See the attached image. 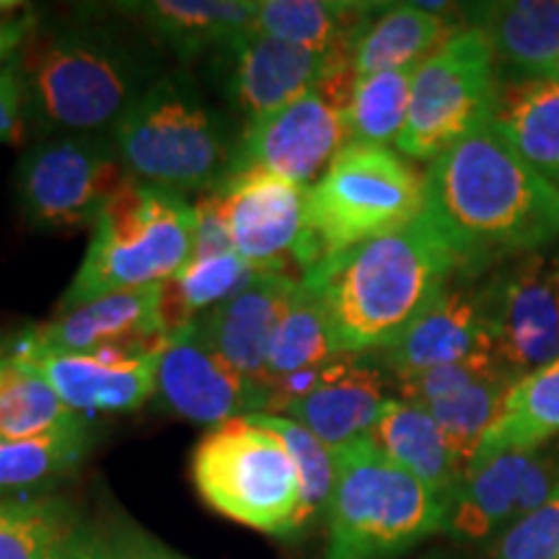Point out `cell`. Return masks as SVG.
Listing matches in <instances>:
<instances>
[{
	"label": "cell",
	"instance_id": "1",
	"mask_svg": "<svg viewBox=\"0 0 559 559\" xmlns=\"http://www.w3.org/2000/svg\"><path fill=\"white\" fill-rule=\"evenodd\" d=\"M428 218L466 275L534 254L559 236V190L515 156L495 120L443 151L425 174Z\"/></svg>",
	"mask_w": 559,
	"mask_h": 559
},
{
	"label": "cell",
	"instance_id": "2",
	"mask_svg": "<svg viewBox=\"0 0 559 559\" xmlns=\"http://www.w3.org/2000/svg\"><path fill=\"white\" fill-rule=\"evenodd\" d=\"M466 272L423 213L381 239L321 262L304 277L317 293L337 355L386 349Z\"/></svg>",
	"mask_w": 559,
	"mask_h": 559
},
{
	"label": "cell",
	"instance_id": "3",
	"mask_svg": "<svg viewBox=\"0 0 559 559\" xmlns=\"http://www.w3.org/2000/svg\"><path fill=\"white\" fill-rule=\"evenodd\" d=\"M26 115L50 135H96L115 128L151 86V66L115 34L32 32L16 62Z\"/></svg>",
	"mask_w": 559,
	"mask_h": 559
},
{
	"label": "cell",
	"instance_id": "4",
	"mask_svg": "<svg viewBox=\"0 0 559 559\" xmlns=\"http://www.w3.org/2000/svg\"><path fill=\"white\" fill-rule=\"evenodd\" d=\"M198 210L185 194L128 177L94 223L86 257L58 311L117 290L164 285L192 257Z\"/></svg>",
	"mask_w": 559,
	"mask_h": 559
},
{
	"label": "cell",
	"instance_id": "5",
	"mask_svg": "<svg viewBox=\"0 0 559 559\" xmlns=\"http://www.w3.org/2000/svg\"><path fill=\"white\" fill-rule=\"evenodd\" d=\"M109 135L128 177L177 194L218 190L239 143L200 91L177 75L151 83Z\"/></svg>",
	"mask_w": 559,
	"mask_h": 559
},
{
	"label": "cell",
	"instance_id": "6",
	"mask_svg": "<svg viewBox=\"0 0 559 559\" xmlns=\"http://www.w3.org/2000/svg\"><path fill=\"white\" fill-rule=\"evenodd\" d=\"M337 481L324 559H396L445 528V510L368 436L334 451Z\"/></svg>",
	"mask_w": 559,
	"mask_h": 559
},
{
	"label": "cell",
	"instance_id": "7",
	"mask_svg": "<svg viewBox=\"0 0 559 559\" xmlns=\"http://www.w3.org/2000/svg\"><path fill=\"white\" fill-rule=\"evenodd\" d=\"M425 205V177L396 151L347 143L309 190L311 270L360 243L394 234Z\"/></svg>",
	"mask_w": 559,
	"mask_h": 559
},
{
	"label": "cell",
	"instance_id": "8",
	"mask_svg": "<svg viewBox=\"0 0 559 559\" xmlns=\"http://www.w3.org/2000/svg\"><path fill=\"white\" fill-rule=\"evenodd\" d=\"M190 472L198 495L215 513L262 534L293 536L300 506L296 461L275 432L251 417L202 436Z\"/></svg>",
	"mask_w": 559,
	"mask_h": 559
},
{
	"label": "cell",
	"instance_id": "9",
	"mask_svg": "<svg viewBox=\"0 0 559 559\" xmlns=\"http://www.w3.org/2000/svg\"><path fill=\"white\" fill-rule=\"evenodd\" d=\"M500 83L485 34L461 26L412 75L407 122L396 148L407 158L436 160L461 138L492 120Z\"/></svg>",
	"mask_w": 559,
	"mask_h": 559
},
{
	"label": "cell",
	"instance_id": "10",
	"mask_svg": "<svg viewBox=\"0 0 559 559\" xmlns=\"http://www.w3.org/2000/svg\"><path fill=\"white\" fill-rule=\"evenodd\" d=\"M124 179L111 138L47 135L19 160V210L39 230L94 226Z\"/></svg>",
	"mask_w": 559,
	"mask_h": 559
},
{
	"label": "cell",
	"instance_id": "11",
	"mask_svg": "<svg viewBox=\"0 0 559 559\" xmlns=\"http://www.w3.org/2000/svg\"><path fill=\"white\" fill-rule=\"evenodd\" d=\"M355 81L358 75L349 62L334 70L304 99L243 124L230 174L262 171L300 187L317 185L337 153L349 143L347 107Z\"/></svg>",
	"mask_w": 559,
	"mask_h": 559
},
{
	"label": "cell",
	"instance_id": "12",
	"mask_svg": "<svg viewBox=\"0 0 559 559\" xmlns=\"http://www.w3.org/2000/svg\"><path fill=\"white\" fill-rule=\"evenodd\" d=\"M309 190L262 171L230 174L207 194L230 247L257 272L277 270L298 280L311 272Z\"/></svg>",
	"mask_w": 559,
	"mask_h": 559
},
{
	"label": "cell",
	"instance_id": "13",
	"mask_svg": "<svg viewBox=\"0 0 559 559\" xmlns=\"http://www.w3.org/2000/svg\"><path fill=\"white\" fill-rule=\"evenodd\" d=\"M156 394L174 415L215 428L270 412L272 402L270 389L241 376L210 345L200 319L160 340Z\"/></svg>",
	"mask_w": 559,
	"mask_h": 559
},
{
	"label": "cell",
	"instance_id": "14",
	"mask_svg": "<svg viewBox=\"0 0 559 559\" xmlns=\"http://www.w3.org/2000/svg\"><path fill=\"white\" fill-rule=\"evenodd\" d=\"M495 355L515 379L559 358V262L539 251L515 257L487 283Z\"/></svg>",
	"mask_w": 559,
	"mask_h": 559
},
{
	"label": "cell",
	"instance_id": "15",
	"mask_svg": "<svg viewBox=\"0 0 559 559\" xmlns=\"http://www.w3.org/2000/svg\"><path fill=\"white\" fill-rule=\"evenodd\" d=\"M228 99L247 124L275 115L319 88L353 52H311L257 29L241 32L223 47Z\"/></svg>",
	"mask_w": 559,
	"mask_h": 559
},
{
	"label": "cell",
	"instance_id": "16",
	"mask_svg": "<svg viewBox=\"0 0 559 559\" xmlns=\"http://www.w3.org/2000/svg\"><path fill=\"white\" fill-rule=\"evenodd\" d=\"M164 285L117 290L75 309L58 311L9 345L16 353H102V349H156L166 337L160 319Z\"/></svg>",
	"mask_w": 559,
	"mask_h": 559
},
{
	"label": "cell",
	"instance_id": "17",
	"mask_svg": "<svg viewBox=\"0 0 559 559\" xmlns=\"http://www.w3.org/2000/svg\"><path fill=\"white\" fill-rule=\"evenodd\" d=\"M5 355L37 370L55 394L73 412H132L156 394L158 347L102 349V353H16L5 342Z\"/></svg>",
	"mask_w": 559,
	"mask_h": 559
},
{
	"label": "cell",
	"instance_id": "18",
	"mask_svg": "<svg viewBox=\"0 0 559 559\" xmlns=\"http://www.w3.org/2000/svg\"><path fill=\"white\" fill-rule=\"evenodd\" d=\"M481 353H495L492 300L487 283H451L394 345L383 349V362L396 379H404Z\"/></svg>",
	"mask_w": 559,
	"mask_h": 559
},
{
	"label": "cell",
	"instance_id": "19",
	"mask_svg": "<svg viewBox=\"0 0 559 559\" xmlns=\"http://www.w3.org/2000/svg\"><path fill=\"white\" fill-rule=\"evenodd\" d=\"M386 396V376L362 355H337L319 368L317 379L288 409L285 417L311 430L332 451L366 438L379 419Z\"/></svg>",
	"mask_w": 559,
	"mask_h": 559
},
{
	"label": "cell",
	"instance_id": "20",
	"mask_svg": "<svg viewBox=\"0 0 559 559\" xmlns=\"http://www.w3.org/2000/svg\"><path fill=\"white\" fill-rule=\"evenodd\" d=\"M300 280L288 272L262 270L226 304L215 306L200 326L218 353L249 381L267 389L272 340Z\"/></svg>",
	"mask_w": 559,
	"mask_h": 559
},
{
	"label": "cell",
	"instance_id": "21",
	"mask_svg": "<svg viewBox=\"0 0 559 559\" xmlns=\"http://www.w3.org/2000/svg\"><path fill=\"white\" fill-rule=\"evenodd\" d=\"M472 29L492 47L500 81L557 79L559 0H502L461 5Z\"/></svg>",
	"mask_w": 559,
	"mask_h": 559
},
{
	"label": "cell",
	"instance_id": "22",
	"mask_svg": "<svg viewBox=\"0 0 559 559\" xmlns=\"http://www.w3.org/2000/svg\"><path fill=\"white\" fill-rule=\"evenodd\" d=\"M536 449H506L474 456L445 515V534L461 544L500 539L523 519L521 489Z\"/></svg>",
	"mask_w": 559,
	"mask_h": 559
},
{
	"label": "cell",
	"instance_id": "23",
	"mask_svg": "<svg viewBox=\"0 0 559 559\" xmlns=\"http://www.w3.org/2000/svg\"><path fill=\"white\" fill-rule=\"evenodd\" d=\"M368 438L379 445L383 456H389L396 466L423 481L443 502L445 510L451 508L453 498L464 485L466 466L461 464L449 438L443 436L428 409L394 396L383 404Z\"/></svg>",
	"mask_w": 559,
	"mask_h": 559
},
{
	"label": "cell",
	"instance_id": "24",
	"mask_svg": "<svg viewBox=\"0 0 559 559\" xmlns=\"http://www.w3.org/2000/svg\"><path fill=\"white\" fill-rule=\"evenodd\" d=\"M177 55L223 50L254 26L260 0H151L122 5Z\"/></svg>",
	"mask_w": 559,
	"mask_h": 559
},
{
	"label": "cell",
	"instance_id": "25",
	"mask_svg": "<svg viewBox=\"0 0 559 559\" xmlns=\"http://www.w3.org/2000/svg\"><path fill=\"white\" fill-rule=\"evenodd\" d=\"M492 120L515 156L559 190V79L502 81Z\"/></svg>",
	"mask_w": 559,
	"mask_h": 559
},
{
	"label": "cell",
	"instance_id": "26",
	"mask_svg": "<svg viewBox=\"0 0 559 559\" xmlns=\"http://www.w3.org/2000/svg\"><path fill=\"white\" fill-rule=\"evenodd\" d=\"M461 26L464 24H453L451 16L423 11L417 3L386 5V11H376L355 41V75L362 79L386 70H415Z\"/></svg>",
	"mask_w": 559,
	"mask_h": 559
},
{
	"label": "cell",
	"instance_id": "27",
	"mask_svg": "<svg viewBox=\"0 0 559 559\" xmlns=\"http://www.w3.org/2000/svg\"><path fill=\"white\" fill-rule=\"evenodd\" d=\"M376 3L334 0H260L251 29L311 52H353L355 41L376 16Z\"/></svg>",
	"mask_w": 559,
	"mask_h": 559
},
{
	"label": "cell",
	"instance_id": "28",
	"mask_svg": "<svg viewBox=\"0 0 559 559\" xmlns=\"http://www.w3.org/2000/svg\"><path fill=\"white\" fill-rule=\"evenodd\" d=\"M254 272L236 249L192 251L185 267L169 283H164V298H160L164 332H177L200 319L202 311H213L215 306L226 304L254 277Z\"/></svg>",
	"mask_w": 559,
	"mask_h": 559
},
{
	"label": "cell",
	"instance_id": "29",
	"mask_svg": "<svg viewBox=\"0 0 559 559\" xmlns=\"http://www.w3.org/2000/svg\"><path fill=\"white\" fill-rule=\"evenodd\" d=\"M555 438H559V358L523 376L508 391L498 419L474 456L506 449H539Z\"/></svg>",
	"mask_w": 559,
	"mask_h": 559
},
{
	"label": "cell",
	"instance_id": "30",
	"mask_svg": "<svg viewBox=\"0 0 559 559\" xmlns=\"http://www.w3.org/2000/svg\"><path fill=\"white\" fill-rule=\"evenodd\" d=\"M334 358H337V349L332 345L330 326H326L317 293L309 283L300 280L288 309L280 319L275 340H272L267 389L277 386L280 381L296 379L300 373L326 366Z\"/></svg>",
	"mask_w": 559,
	"mask_h": 559
},
{
	"label": "cell",
	"instance_id": "31",
	"mask_svg": "<svg viewBox=\"0 0 559 559\" xmlns=\"http://www.w3.org/2000/svg\"><path fill=\"white\" fill-rule=\"evenodd\" d=\"M83 423L37 370L5 355L0 362V438L26 440Z\"/></svg>",
	"mask_w": 559,
	"mask_h": 559
},
{
	"label": "cell",
	"instance_id": "32",
	"mask_svg": "<svg viewBox=\"0 0 559 559\" xmlns=\"http://www.w3.org/2000/svg\"><path fill=\"white\" fill-rule=\"evenodd\" d=\"M88 445L91 436L86 419L73 428L37 438H0V492L32 489L73 472L86 456Z\"/></svg>",
	"mask_w": 559,
	"mask_h": 559
},
{
	"label": "cell",
	"instance_id": "33",
	"mask_svg": "<svg viewBox=\"0 0 559 559\" xmlns=\"http://www.w3.org/2000/svg\"><path fill=\"white\" fill-rule=\"evenodd\" d=\"M257 425L264 430L275 432L283 440L285 449L290 451L293 461H296L298 485H300V506L296 523H293V534H300L319 519L321 513H330V502L334 495V481H337V466H334V451L324 445L306 430L304 425L285 415H249Z\"/></svg>",
	"mask_w": 559,
	"mask_h": 559
},
{
	"label": "cell",
	"instance_id": "34",
	"mask_svg": "<svg viewBox=\"0 0 559 559\" xmlns=\"http://www.w3.org/2000/svg\"><path fill=\"white\" fill-rule=\"evenodd\" d=\"M415 70H386V73L362 75L355 81L353 99L347 107L349 143L389 148L400 140L407 122Z\"/></svg>",
	"mask_w": 559,
	"mask_h": 559
},
{
	"label": "cell",
	"instance_id": "35",
	"mask_svg": "<svg viewBox=\"0 0 559 559\" xmlns=\"http://www.w3.org/2000/svg\"><path fill=\"white\" fill-rule=\"evenodd\" d=\"M521 379L513 373H498L492 379L474 383V386L459 391V394L428 404L430 417L436 419L438 428L449 438L451 449L456 451L461 464L469 469L474 453L479 451L481 440L489 432V428L498 419L502 402H506L508 391L515 386Z\"/></svg>",
	"mask_w": 559,
	"mask_h": 559
},
{
	"label": "cell",
	"instance_id": "36",
	"mask_svg": "<svg viewBox=\"0 0 559 559\" xmlns=\"http://www.w3.org/2000/svg\"><path fill=\"white\" fill-rule=\"evenodd\" d=\"M66 523L45 502H0V559H47Z\"/></svg>",
	"mask_w": 559,
	"mask_h": 559
},
{
	"label": "cell",
	"instance_id": "37",
	"mask_svg": "<svg viewBox=\"0 0 559 559\" xmlns=\"http://www.w3.org/2000/svg\"><path fill=\"white\" fill-rule=\"evenodd\" d=\"M498 373H506L498 355L481 353L472 355V358L466 360L445 362V366L423 370V373L404 376V379H396V389H400L402 400L419 404V407H428L432 402L449 400V396L459 394V391L469 389L479 381L492 379V376Z\"/></svg>",
	"mask_w": 559,
	"mask_h": 559
},
{
	"label": "cell",
	"instance_id": "38",
	"mask_svg": "<svg viewBox=\"0 0 559 559\" xmlns=\"http://www.w3.org/2000/svg\"><path fill=\"white\" fill-rule=\"evenodd\" d=\"M489 559H559V481L544 506L500 536Z\"/></svg>",
	"mask_w": 559,
	"mask_h": 559
},
{
	"label": "cell",
	"instance_id": "39",
	"mask_svg": "<svg viewBox=\"0 0 559 559\" xmlns=\"http://www.w3.org/2000/svg\"><path fill=\"white\" fill-rule=\"evenodd\" d=\"M99 534L107 542L111 559H185L130 521L115 519Z\"/></svg>",
	"mask_w": 559,
	"mask_h": 559
},
{
	"label": "cell",
	"instance_id": "40",
	"mask_svg": "<svg viewBox=\"0 0 559 559\" xmlns=\"http://www.w3.org/2000/svg\"><path fill=\"white\" fill-rule=\"evenodd\" d=\"M26 122V94L16 66L0 68V143H16L24 135Z\"/></svg>",
	"mask_w": 559,
	"mask_h": 559
},
{
	"label": "cell",
	"instance_id": "41",
	"mask_svg": "<svg viewBox=\"0 0 559 559\" xmlns=\"http://www.w3.org/2000/svg\"><path fill=\"white\" fill-rule=\"evenodd\" d=\"M47 559H111V555L99 531L68 521Z\"/></svg>",
	"mask_w": 559,
	"mask_h": 559
},
{
	"label": "cell",
	"instance_id": "42",
	"mask_svg": "<svg viewBox=\"0 0 559 559\" xmlns=\"http://www.w3.org/2000/svg\"><path fill=\"white\" fill-rule=\"evenodd\" d=\"M13 9H21V3H13V0H0V16H9ZM34 32V19H0V62L11 58L13 52L21 50L26 45V39L32 37Z\"/></svg>",
	"mask_w": 559,
	"mask_h": 559
},
{
	"label": "cell",
	"instance_id": "43",
	"mask_svg": "<svg viewBox=\"0 0 559 559\" xmlns=\"http://www.w3.org/2000/svg\"><path fill=\"white\" fill-rule=\"evenodd\" d=\"M0 362H3V345H0Z\"/></svg>",
	"mask_w": 559,
	"mask_h": 559
},
{
	"label": "cell",
	"instance_id": "44",
	"mask_svg": "<svg viewBox=\"0 0 559 559\" xmlns=\"http://www.w3.org/2000/svg\"><path fill=\"white\" fill-rule=\"evenodd\" d=\"M557 79H559V73H557Z\"/></svg>",
	"mask_w": 559,
	"mask_h": 559
}]
</instances>
